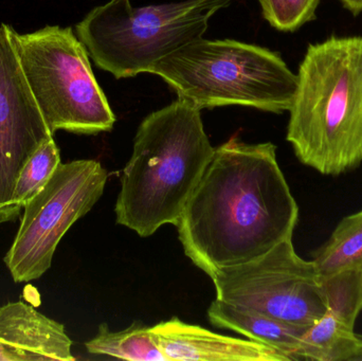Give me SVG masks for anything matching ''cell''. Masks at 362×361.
I'll list each match as a JSON object with an SVG mask.
<instances>
[{"mask_svg": "<svg viewBox=\"0 0 362 361\" xmlns=\"http://www.w3.org/2000/svg\"><path fill=\"white\" fill-rule=\"evenodd\" d=\"M362 361V360H361Z\"/></svg>", "mask_w": 362, "mask_h": 361, "instance_id": "cell-21", "label": "cell"}, {"mask_svg": "<svg viewBox=\"0 0 362 361\" xmlns=\"http://www.w3.org/2000/svg\"><path fill=\"white\" fill-rule=\"evenodd\" d=\"M21 69L54 135L112 131L116 117L97 82L89 54L71 28L47 25L32 33L12 29Z\"/></svg>", "mask_w": 362, "mask_h": 361, "instance_id": "cell-6", "label": "cell"}, {"mask_svg": "<svg viewBox=\"0 0 362 361\" xmlns=\"http://www.w3.org/2000/svg\"><path fill=\"white\" fill-rule=\"evenodd\" d=\"M151 331L169 361H291L263 343L216 334L176 317Z\"/></svg>", "mask_w": 362, "mask_h": 361, "instance_id": "cell-10", "label": "cell"}, {"mask_svg": "<svg viewBox=\"0 0 362 361\" xmlns=\"http://www.w3.org/2000/svg\"><path fill=\"white\" fill-rule=\"evenodd\" d=\"M107 172L91 159L61 163L46 186L23 207L21 227L4 258L15 282L42 277L70 227L103 194Z\"/></svg>", "mask_w": 362, "mask_h": 361, "instance_id": "cell-8", "label": "cell"}, {"mask_svg": "<svg viewBox=\"0 0 362 361\" xmlns=\"http://www.w3.org/2000/svg\"><path fill=\"white\" fill-rule=\"evenodd\" d=\"M320 0H259L264 18L276 30L293 32L316 17Z\"/></svg>", "mask_w": 362, "mask_h": 361, "instance_id": "cell-18", "label": "cell"}, {"mask_svg": "<svg viewBox=\"0 0 362 361\" xmlns=\"http://www.w3.org/2000/svg\"><path fill=\"white\" fill-rule=\"evenodd\" d=\"M319 277L362 266V210L344 218L313 258Z\"/></svg>", "mask_w": 362, "mask_h": 361, "instance_id": "cell-14", "label": "cell"}, {"mask_svg": "<svg viewBox=\"0 0 362 361\" xmlns=\"http://www.w3.org/2000/svg\"><path fill=\"white\" fill-rule=\"evenodd\" d=\"M85 347L93 355L129 361H169L150 326L141 324H135L121 332H112L107 324H101L98 334L85 343Z\"/></svg>", "mask_w": 362, "mask_h": 361, "instance_id": "cell-15", "label": "cell"}, {"mask_svg": "<svg viewBox=\"0 0 362 361\" xmlns=\"http://www.w3.org/2000/svg\"><path fill=\"white\" fill-rule=\"evenodd\" d=\"M0 25V218L25 161L53 137L30 89L12 40Z\"/></svg>", "mask_w": 362, "mask_h": 361, "instance_id": "cell-9", "label": "cell"}, {"mask_svg": "<svg viewBox=\"0 0 362 361\" xmlns=\"http://www.w3.org/2000/svg\"><path fill=\"white\" fill-rule=\"evenodd\" d=\"M61 163V155L54 139L52 137L46 140L19 172L12 197L0 218V224L18 218L25 203L44 189Z\"/></svg>", "mask_w": 362, "mask_h": 361, "instance_id": "cell-16", "label": "cell"}, {"mask_svg": "<svg viewBox=\"0 0 362 361\" xmlns=\"http://www.w3.org/2000/svg\"><path fill=\"white\" fill-rule=\"evenodd\" d=\"M214 152L199 108L189 102L177 99L148 114L123 170L117 223L142 237L177 226Z\"/></svg>", "mask_w": 362, "mask_h": 361, "instance_id": "cell-2", "label": "cell"}, {"mask_svg": "<svg viewBox=\"0 0 362 361\" xmlns=\"http://www.w3.org/2000/svg\"><path fill=\"white\" fill-rule=\"evenodd\" d=\"M151 73L200 110L240 105L280 114L291 110L298 87V76L279 53L233 40L197 38Z\"/></svg>", "mask_w": 362, "mask_h": 361, "instance_id": "cell-4", "label": "cell"}, {"mask_svg": "<svg viewBox=\"0 0 362 361\" xmlns=\"http://www.w3.org/2000/svg\"><path fill=\"white\" fill-rule=\"evenodd\" d=\"M208 317L213 326L234 331L249 341L274 348L291 360H297L296 353L308 330L217 299L211 303Z\"/></svg>", "mask_w": 362, "mask_h": 361, "instance_id": "cell-12", "label": "cell"}, {"mask_svg": "<svg viewBox=\"0 0 362 361\" xmlns=\"http://www.w3.org/2000/svg\"><path fill=\"white\" fill-rule=\"evenodd\" d=\"M232 0H185L134 8L110 0L76 25V36L98 67L116 78L152 72L157 63L202 37L211 17Z\"/></svg>", "mask_w": 362, "mask_h": 361, "instance_id": "cell-5", "label": "cell"}, {"mask_svg": "<svg viewBox=\"0 0 362 361\" xmlns=\"http://www.w3.org/2000/svg\"><path fill=\"white\" fill-rule=\"evenodd\" d=\"M298 218L276 146L231 138L215 148L176 227L185 256L211 277L293 239Z\"/></svg>", "mask_w": 362, "mask_h": 361, "instance_id": "cell-1", "label": "cell"}, {"mask_svg": "<svg viewBox=\"0 0 362 361\" xmlns=\"http://www.w3.org/2000/svg\"><path fill=\"white\" fill-rule=\"evenodd\" d=\"M320 280L327 312L355 328L362 311L361 269H348Z\"/></svg>", "mask_w": 362, "mask_h": 361, "instance_id": "cell-17", "label": "cell"}, {"mask_svg": "<svg viewBox=\"0 0 362 361\" xmlns=\"http://www.w3.org/2000/svg\"><path fill=\"white\" fill-rule=\"evenodd\" d=\"M217 300L308 329L327 307L320 277L312 261L285 239L263 256L211 275Z\"/></svg>", "mask_w": 362, "mask_h": 361, "instance_id": "cell-7", "label": "cell"}, {"mask_svg": "<svg viewBox=\"0 0 362 361\" xmlns=\"http://www.w3.org/2000/svg\"><path fill=\"white\" fill-rule=\"evenodd\" d=\"M289 112L287 141L303 165L331 176L361 167V36L308 46Z\"/></svg>", "mask_w": 362, "mask_h": 361, "instance_id": "cell-3", "label": "cell"}, {"mask_svg": "<svg viewBox=\"0 0 362 361\" xmlns=\"http://www.w3.org/2000/svg\"><path fill=\"white\" fill-rule=\"evenodd\" d=\"M71 345L63 324L31 305L11 302L0 309V349L6 361H72Z\"/></svg>", "mask_w": 362, "mask_h": 361, "instance_id": "cell-11", "label": "cell"}, {"mask_svg": "<svg viewBox=\"0 0 362 361\" xmlns=\"http://www.w3.org/2000/svg\"><path fill=\"white\" fill-rule=\"evenodd\" d=\"M361 273H362V266L361 267Z\"/></svg>", "mask_w": 362, "mask_h": 361, "instance_id": "cell-20", "label": "cell"}, {"mask_svg": "<svg viewBox=\"0 0 362 361\" xmlns=\"http://www.w3.org/2000/svg\"><path fill=\"white\" fill-rule=\"evenodd\" d=\"M340 1L352 14L358 15L362 12V0H340Z\"/></svg>", "mask_w": 362, "mask_h": 361, "instance_id": "cell-19", "label": "cell"}, {"mask_svg": "<svg viewBox=\"0 0 362 361\" xmlns=\"http://www.w3.org/2000/svg\"><path fill=\"white\" fill-rule=\"evenodd\" d=\"M297 360L361 361L362 338L354 326L327 313L304 333Z\"/></svg>", "mask_w": 362, "mask_h": 361, "instance_id": "cell-13", "label": "cell"}]
</instances>
